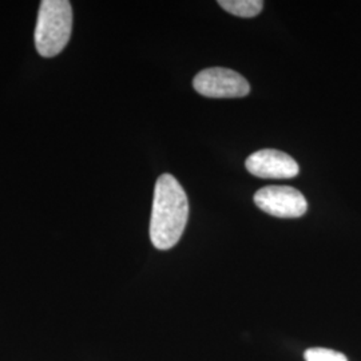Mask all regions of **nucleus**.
<instances>
[{
	"mask_svg": "<svg viewBox=\"0 0 361 361\" xmlns=\"http://www.w3.org/2000/svg\"><path fill=\"white\" fill-rule=\"evenodd\" d=\"M245 166L250 174L265 180L295 178L300 171L298 164L290 155L274 149L253 153L246 159Z\"/></svg>",
	"mask_w": 361,
	"mask_h": 361,
	"instance_id": "obj_5",
	"label": "nucleus"
},
{
	"mask_svg": "<svg viewBox=\"0 0 361 361\" xmlns=\"http://www.w3.org/2000/svg\"><path fill=\"white\" fill-rule=\"evenodd\" d=\"M73 30V8L67 0H43L35 27V46L44 58L63 51Z\"/></svg>",
	"mask_w": 361,
	"mask_h": 361,
	"instance_id": "obj_2",
	"label": "nucleus"
},
{
	"mask_svg": "<svg viewBox=\"0 0 361 361\" xmlns=\"http://www.w3.org/2000/svg\"><path fill=\"white\" fill-rule=\"evenodd\" d=\"M305 361H348L345 355L334 349L310 348L304 353Z\"/></svg>",
	"mask_w": 361,
	"mask_h": 361,
	"instance_id": "obj_7",
	"label": "nucleus"
},
{
	"mask_svg": "<svg viewBox=\"0 0 361 361\" xmlns=\"http://www.w3.org/2000/svg\"><path fill=\"white\" fill-rule=\"evenodd\" d=\"M255 204L279 219H298L308 210L305 197L290 186H267L255 194Z\"/></svg>",
	"mask_w": 361,
	"mask_h": 361,
	"instance_id": "obj_4",
	"label": "nucleus"
},
{
	"mask_svg": "<svg viewBox=\"0 0 361 361\" xmlns=\"http://www.w3.org/2000/svg\"><path fill=\"white\" fill-rule=\"evenodd\" d=\"M195 91L207 98H243L250 92L245 78L231 68L212 67L193 79Z\"/></svg>",
	"mask_w": 361,
	"mask_h": 361,
	"instance_id": "obj_3",
	"label": "nucleus"
},
{
	"mask_svg": "<svg viewBox=\"0 0 361 361\" xmlns=\"http://www.w3.org/2000/svg\"><path fill=\"white\" fill-rule=\"evenodd\" d=\"M219 4L225 11L240 18H255L264 7L261 0H219Z\"/></svg>",
	"mask_w": 361,
	"mask_h": 361,
	"instance_id": "obj_6",
	"label": "nucleus"
},
{
	"mask_svg": "<svg viewBox=\"0 0 361 361\" xmlns=\"http://www.w3.org/2000/svg\"><path fill=\"white\" fill-rule=\"evenodd\" d=\"M189 217V201L180 182L162 174L155 183L150 219V240L159 250L171 249L180 241Z\"/></svg>",
	"mask_w": 361,
	"mask_h": 361,
	"instance_id": "obj_1",
	"label": "nucleus"
}]
</instances>
